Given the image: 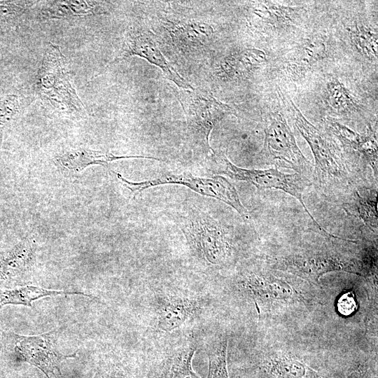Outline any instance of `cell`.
Listing matches in <instances>:
<instances>
[{"instance_id":"1","label":"cell","mask_w":378,"mask_h":378,"mask_svg":"<svg viewBox=\"0 0 378 378\" xmlns=\"http://www.w3.org/2000/svg\"><path fill=\"white\" fill-rule=\"evenodd\" d=\"M35 89L40 99L54 110L70 115L87 113L72 84L66 58L59 47L52 42L38 68Z\"/></svg>"},{"instance_id":"2","label":"cell","mask_w":378,"mask_h":378,"mask_svg":"<svg viewBox=\"0 0 378 378\" xmlns=\"http://www.w3.org/2000/svg\"><path fill=\"white\" fill-rule=\"evenodd\" d=\"M293 122L307 142L314 158V181L321 188L341 186L349 181L345 160L330 139L312 125L292 100L288 102Z\"/></svg>"},{"instance_id":"3","label":"cell","mask_w":378,"mask_h":378,"mask_svg":"<svg viewBox=\"0 0 378 378\" xmlns=\"http://www.w3.org/2000/svg\"><path fill=\"white\" fill-rule=\"evenodd\" d=\"M180 227L195 255L206 264L221 265L231 257L227 230L208 213L192 208L181 216Z\"/></svg>"},{"instance_id":"4","label":"cell","mask_w":378,"mask_h":378,"mask_svg":"<svg viewBox=\"0 0 378 378\" xmlns=\"http://www.w3.org/2000/svg\"><path fill=\"white\" fill-rule=\"evenodd\" d=\"M58 330L36 335H22L3 332L2 344L6 353L14 360L28 363L39 369L47 378L60 374L62 362L76 354L64 355L57 349Z\"/></svg>"},{"instance_id":"5","label":"cell","mask_w":378,"mask_h":378,"mask_svg":"<svg viewBox=\"0 0 378 378\" xmlns=\"http://www.w3.org/2000/svg\"><path fill=\"white\" fill-rule=\"evenodd\" d=\"M120 181L132 195L145 189L165 184L186 186L193 191L209 197L219 200L234 209L245 219L249 218L247 209L241 203L235 187L225 177L215 176L210 178L197 177L188 173L174 174L167 172L148 180L132 182L125 179L120 174L114 172Z\"/></svg>"},{"instance_id":"6","label":"cell","mask_w":378,"mask_h":378,"mask_svg":"<svg viewBox=\"0 0 378 378\" xmlns=\"http://www.w3.org/2000/svg\"><path fill=\"white\" fill-rule=\"evenodd\" d=\"M184 90L179 99L186 114L189 138L195 147L215 155L209 144V135L219 121L233 113V109L210 94L195 88Z\"/></svg>"},{"instance_id":"7","label":"cell","mask_w":378,"mask_h":378,"mask_svg":"<svg viewBox=\"0 0 378 378\" xmlns=\"http://www.w3.org/2000/svg\"><path fill=\"white\" fill-rule=\"evenodd\" d=\"M216 160L217 164L220 167L218 173L236 181H246L258 188L276 189L291 195L299 201L305 212L320 231L328 237L339 238L320 225L307 208L303 201V192L310 182L304 175L298 173L285 174L279 171L277 168L249 169L239 167L232 163L223 154L218 155Z\"/></svg>"},{"instance_id":"8","label":"cell","mask_w":378,"mask_h":378,"mask_svg":"<svg viewBox=\"0 0 378 378\" xmlns=\"http://www.w3.org/2000/svg\"><path fill=\"white\" fill-rule=\"evenodd\" d=\"M264 133L262 155L268 164L290 169L302 175L311 169V163L298 147L290 126L281 113L267 114Z\"/></svg>"},{"instance_id":"9","label":"cell","mask_w":378,"mask_h":378,"mask_svg":"<svg viewBox=\"0 0 378 378\" xmlns=\"http://www.w3.org/2000/svg\"><path fill=\"white\" fill-rule=\"evenodd\" d=\"M138 56L159 67L167 78L183 90L192 88L168 62L160 51L154 35L146 29L131 28L127 34L121 52L110 62L117 63L126 58Z\"/></svg>"},{"instance_id":"10","label":"cell","mask_w":378,"mask_h":378,"mask_svg":"<svg viewBox=\"0 0 378 378\" xmlns=\"http://www.w3.org/2000/svg\"><path fill=\"white\" fill-rule=\"evenodd\" d=\"M279 265L281 270L313 281L332 271L358 272L354 262L326 252L290 255L283 258Z\"/></svg>"},{"instance_id":"11","label":"cell","mask_w":378,"mask_h":378,"mask_svg":"<svg viewBox=\"0 0 378 378\" xmlns=\"http://www.w3.org/2000/svg\"><path fill=\"white\" fill-rule=\"evenodd\" d=\"M200 302L194 298L178 295L161 296L156 304L157 325L164 332L182 326L200 309Z\"/></svg>"},{"instance_id":"12","label":"cell","mask_w":378,"mask_h":378,"mask_svg":"<svg viewBox=\"0 0 378 378\" xmlns=\"http://www.w3.org/2000/svg\"><path fill=\"white\" fill-rule=\"evenodd\" d=\"M328 126L347 151L358 154L370 165L374 176L377 178V140L370 127L365 134L358 133L342 123L328 119Z\"/></svg>"},{"instance_id":"13","label":"cell","mask_w":378,"mask_h":378,"mask_svg":"<svg viewBox=\"0 0 378 378\" xmlns=\"http://www.w3.org/2000/svg\"><path fill=\"white\" fill-rule=\"evenodd\" d=\"M195 351L192 344L174 349L152 364L146 378H200L192 366Z\"/></svg>"},{"instance_id":"14","label":"cell","mask_w":378,"mask_h":378,"mask_svg":"<svg viewBox=\"0 0 378 378\" xmlns=\"http://www.w3.org/2000/svg\"><path fill=\"white\" fill-rule=\"evenodd\" d=\"M127 158H146L159 160L158 158L153 156L116 155L109 152L79 148L59 154L55 158V162L65 170L78 172L90 165L100 164L106 167L109 162Z\"/></svg>"},{"instance_id":"15","label":"cell","mask_w":378,"mask_h":378,"mask_svg":"<svg viewBox=\"0 0 378 378\" xmlns=\"http://www.w3.org/2000/svg\"><path fill=\"white\" fill-rule=\"evenodd\" d=\"M35 251L27 240L15 246L0 260V285L13 281L32 265Z\"/></svg>"},{"instance_id":"16","label":"cell","mask_w":378,"mask_h":378,"mask_svg":"<svg viewBox=\"0 0 378 378\" xmlns=\"http://www.w3.org/2000/svg\"><path fill=\"white\" fill-rule=\"evenodd\" d=\"M326 47L319 38L303 42L289 59L286 71L290 77L298 78L304 76L316 62L325 58Z\"/></svg>"},{"instance_id":"17","label":"cell","mask_w":378,"mask_h":378,"mask_svg":"<svg viewBox=\"0 0 378 378\" xmlns=\"http://www.w3.org/2000/svg\"><path fill=\"white\" fill-rule=\"evenodd\" d=\"M70 294L81 295L85 297L91 296L82 292L52 290L27 285L2 288H0V308L7 304L24 305L32 307V302L40 298Z\"/></svg>"},{"instance_id":"18","label":"cell","mask_w":378,"mask_h":378,"mask_svg":"<svg viewBox=\"0 0 378 378\" xmlns=\"http://www.w3.org/2000/svg\"><path fill=\"white\" fill-rule=\"evenodd\" d=\"M266 60L264 51L249 48L236 52L227 57L222 66L223 76L230 78L247 76Z\"/></svg>"},{"instance_id":"19","label":"cell","mask_w":378,"mask_h":378,"mask_svg":"<svg viewBox=\"0 0 378 378\" xmlns=\"http://www.w3.org/2000/svg\"><path fill=\"white\" fill-rule=\"evenodd\" d=\"M41 10L47 19H64L102 13L100 2L94 1H54L48 2Z\"/></svg>"},{"instance_id":"20","label":"cell","mask_w":378,"mask_h":378,"mask_svg":"<svg viewBox=\"0 0 378 378\" xmlns=\"http://www.w3.org/2000/svg\"><path fill=\"white\" fill-rule=\"evenodd\" d=\"M270 374L276 378H312L313 374L306 365L295 357L280 356L271 358L265 364Z\"/></svg>"},{"instance_id":"21","label":"cell","mask_w":378,"mask_h":378,"mask_svg":"<svg viewBox=\"0 0 378 378\" xmlns=\"http://www.w3.org/2000/svg\"><path fill=\"white\" fill-rule=\"evenodd\" d=\"M298 8L271 1H263L258 4L255 13L269 25L284 28L294 22L298 14Z\"/></svg>"},{"instance_id":"22","label":"cell","mask_w":378,"mask_h":378,"mask_svg":"<svg viewBox=\"0 0 378 378\" xmlns=\"http://www.w3.org/2000/svg\"><path fill=\"white\" fill-rule=\"evenodd\" d=\"M345 211L360 219L373 232L377 230V201L376 195L364 197L356 191L349 202L342 205Z\"/></svg>"},{"instance_id":"23","label":"cell","mask_w":378,"mask_h":378,"mask_svg":"<svg viewBox=\"0 0 378 378\" xmlns=\"http://www.w3.org/2000/svg\"><path fill=\"white\" fill-rule=\"evenodd\" d=\"M325 99L328 105L337 113H346L358 108V103L352 93L337 78L327 83Z\"/></svg>"},{"instance_id":"24","label":"cell","mask_w":378,"mask_h":378,"mask_svg":"<svg viewBox=\"0 0 378 378\" xmlns=\"http://www.w3.org/2000/svg\"><path fill=\"white\" fill-rule=\"evenodd\" d=\"M350 36L359 53L370 59H377V33L374 28L355 24L350 30Z\"/></svg>"},{"instance_id":"25","label":"cell","mask_w":378,"mask_h":378,"mask_svg":"<svg viewBox=\"0 0 378 378\" xmlns=\"http://www.w3.org/2000/svg\"><path fill=\"white\" fill-rule=\"evenodd\" d=\"M227 339L221 337L206 349L209 363L206 378H230L227 368Z\"/></svg>"},{"instance_id":"26","label":"cell","mask_w":378,"mask_h":378,"mask_svg":"<svg viewBox=\"0 0 378 378\" xmlns=\"http://www.w3.org/2000/svg\"><path fill=\"white\" fill-rule=\"evenodd\" d=\"M246 287L254 293H269L274 298H282L292 295V289L275 277L251 274L245 281Z\"/></svg>"},{"instance_id":"27","label":"cell","mask_w":378,"mask_h":378,"mask_svg":"<svg viewBox=\"0 0 378 378\" xmlns=\"http://www.w3.org/2000/svg\"><path fill=\"white\" fill-rule=\"evenodd\" d=\"M92 378H141L131 368L118 361H108L101 364Z\"/></svg>"},{"instance_id":"28","label":"cell","mask_w":378,"mask_h":378,"mask_svg":"<svg viewBox=\"0 0 378 378\" xmlns=\"http://www.w3.org/2000/svg\"><path fill=\"white\" fill-rule=\"evenodd\" d=\"M31 1H1L0 28L12 24L25 13Z\"/></svg>"},{"instance_id":"29","label":"cell","mask_w":378,"mask_h":378,"mask_svg":"<svg viewBox=\"0 0 378 378\" xmlns=\"http://www.w3.org/2000/svg\"><path fill=\"white\" fill-rule=\"evenodd\" d=\"M20 102L15 94L8 95L0 100V123L10 120L19 113Z\"/></svg>"},{"instance_id":"30","label":"cell","mask_w":378,"mask_h":378,"mask_svg":"<svg viewBox=\"0 0 378 378\" xmlns=\"http://www.w3.org/2000/svg\"><path fill=\"white\" fill-rule=\"evenodd\" d=\"M337 307L339 312L344 316H349L357 309V303L352 291L344 293L339 298Z\"/></svg>"},{"instance_id":"31","label":"cell","mask_w":378,"mask_h":378,"mask_svg":"<svg viewBox=\"0 0 378 378\" xmlns=\"http://www.w3.org/2000/svg\"><path fill=\"white\" fill-rule=\"evenodd\" d=\"M346 378H365L364 369L357 368L351 370L347 375Z\"/></svg>"}]
</instances>
